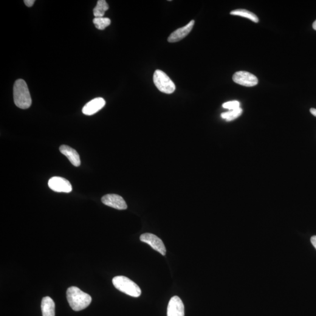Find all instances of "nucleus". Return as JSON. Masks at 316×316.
I'll list each match as a JSON object with an SVG mask.
<instances>
[{
  "instance_id": "nucleus-1",
  "label": "nucleus",
  "mask_w": 316,
  "mask_h": 316,
  "mask_svg": "<svg viewBox=\"0 0 316 316\" xmlns=\"http://www.w3.org/2000/svg\"><path fill=\"white\" fill-rule=\"evenodd\" d=\"M66 296L70 306L76 312L87 308L92 300L91 296L76 286L70 287Z\"/></svg>"
},
{
  "instance_id": "nucleus-2",
  "label": "nucleus",
  "mask_w": 316,
  "mask_h": 316,
  "mask_svg": "<svg viewBox=\"0 0 316 316\" xmlns=\"http://www.w3.org/2000/svg\"><path fill=\"white\" fill-rule=\"evenodd\" d=\"M13 91L16 105L21 109L30 108L32 99L26 82L22 79H18L14 84Z\"/></svg>"
},
{
  "instance_id": "nucleus-3",
  "label": "nucleus",
  "mask_w": 316,
  "mask_h": 316,
  "mask_svg": "<svg viewBox=\"0 0 316 316\" xmlns=\"http://www.w3.org/2000/svg\"><path fill=\"white\" fill-rule=\"evenodd\" d=\"M115 288L132 297L138 298L141 295L140 287L134 282L124 276H115L112 279Z\"/></svg>"
},
{
  "instance_id": "nucleus-4",
  "label": "nucleus",
  "mask_w": 316,
  "mask_h": 316,
  "mask_svg": "<svg viewBox=\"0 0 316 316\" xmlns=\"http://www.w3.org/2000/svg\"><path fill=\"white\" fill-rule=\"evenodd\" d=\"M154 82L160 92L166 94H172L176 89L175 84L165 72L157 70L154 74Z\"/></svg>"
},
{
  "instance_id": "nucleus-5",
  "label": "nucleus",
  "mask_w": 316,
  "mask_h": 316,
  "mask_svg": "<svg viewBox=\"0 0 316 316\" xmlns=\"http://www.w3.org/2000/svg\"><path fill=\"white\" fill-rule=\"evenodd\" d=\"M140 240L145 243L148 244L155 251H158L160 254L165 255L166 250L164 244L159 237L153 234L145 233L140 236Z\"/></svg>"
},
{
  "instance_id": "nucleus-6",
  "label": "nucleus",
  "mask_w": 316,
  "mask_h": 316,
  "mask_svg": "<svg viewBox=\"0 0 316 316\" xmlns=\"http://www.w3.org/2000/svg\"><path fill=\"white\" fill-rule=\"evenodd\" d=\"M49 187L56 192L70 193L72 190V186L69 180L63 177L54 176L48 182Z\"/></svg>"
},
{
  "instance_id": "nucleus-7",
  "label": "nucleus",
  "mask_w": 316,
  "mask_h": 316,
  "mask_svg": "<svg viewBox=\"0 0 316 316\" xmlns=\"http://www.w3.org/2000/svg\"><path fill=\"white\" fill-rule=\"evenodd\" d=\"M234 82L246 87L255 86L258 83L257 78L250 72L239 71L235 73L233 76Z\"/></svg>"
},
{
  "instance_id": "nucleus-8",
  "label": "nucleus",
  "mask_w": 316,
  "mask_h": 316,
  "mask_svg": "<svg viewBox=\"0 0 316 316\" xmlns=\"http://www.w3.org/2000/svg\"><path fill=\"white\" fill-rule=\"evenodd\" d=\"M101 202L107 206L111 207L117 210H126L127 205L122 197L115 194H109L104 196Z\"/></svg>"
},
{
  "instance_id": "nucleus-9",
  "label": "nucleus",
  "mask_w": 316,
  "mask_h": 316,
  "mask_svg": "<svg viewBox=\"0 0 316 316\" xmlns=\"http://www.w3.org/2000/svg\"><path fill=\"white\" fill-rule=\"evenodd\" d=\"M167 316H185L184 304L178 296H174L169 301Z\"/></svg>"
},
{
  "instance_id": "nucleus-10",
  "label": "nucleus",
  "mask_w": 316,
  "mask_h": 316,
  "mask_svg": "<svg viewBox=\"0 0 316 316\" xmlns=\"http://www.w3.org/2000/svg\"><path fill=\"white\" fill-rule=\"evenodd\" d=\"M106 105V101L101 97L95 98L84 106L83 113L86 115H92L99 111Z\"/></svg>"
},
{
  "instance_id": "nucleus-11",
  "label": "nucleus",
  "mask_w": 316,
  "mask_h": 316,
  "mask_svg": "<svg viewBox=\"0 0 316 316\" xmlns=\"http://www.w3.org/2000/svg\"><path fill=\"white\" fill-rule=\"evenodd\" d=\"M194 25V21L192 20L189 22V24L185 26L179 28V29L174 31L172 33L168 38V42L174 43L182 40V39L186 37L189 33L191 32V30Z\"/></svg>"
},
{
  "instance_id": "nucleus-12",
  "label": "nucleus",
  "mask_w": 316,
  "mask_h": 316,
  "mask_svg": "<svg viewBox=\"0 0 316 316\" xmlns=\"http://www.w3.org/2000/svg\"><path fill=\"white\" fill-rule=\"evenodd\" d=\"M59 150H60L62 154L65 155L73 166L78 167L80 165V157H79L78 152L75 149L70 147L69 146L62 145L59 148Z\"/></svg>"
},
{
  "instance_id": "nucleus-13",
  "label": "nucleus",
  "mask_w": 316,
  "mask_h": 316,
  "mask_svg": "<svg viewBox=\"0 0 316 316\" xmlns=\"http://www.w3.org/2000/svg\"><path fill=\"white\" fill-rule=\"evenodd\" d=\"M55 304L51 298L47 296L42 299L41 310L42 316H55Z\"/></svg>"
},
{
  "instance_id": "nucleus-14",
  "label": "nucleus",
  "mask_w": 316,
  "mask_h": 316,
  "mask_svg": "<svg viewBox=\"0 0 316 316\" xmlns=\"http://www.w3.org/2000/svg\"><path fill=\"white\" fill-rule=\"evenodd\" d=\"M109 6L105 0H99L96 6L93 10V14L95 18L103 17L104 14L109 10Z\"/></svg>"
},
{
  "instance_id": "nucleus-15",
  "label": "nucleus",
  "mask_w": 316,
  "mask_h": 316,
  "mask_svg": "<svg viewBox=\"0 0 316 316\" xmlns=\"http://www.w3.org/2000/svg\"><path fill=\"white\" fill-rule=\"evenodd\" d=\"M230 14L231 15L240 16L242 17L249 19L250 20L255 22V23H257L259 21L258 16L255 14L246 10L238 9L234 10L231 11Z\"/></svg>"
},
{
  "instance_id": "nucleus-16",
  "label": "nucleus",
  "mask_w": 316,
  "mask_h": 316,
  "mask_svg": "<svg viewBox=\"0 0 316 316\" xmlns=\"http://www.w3.org/2000/svg\"><path fill=\"white\" fill-rule=\"evenodd\" d=\"M242 113V109L240 107L236 110H229L228 111L223 112L221 114V117L222 119L227 121H231L240 116Z\"/></svg>"
},
{
  "instance_id": "nucleus-17",
  "label": "nucleus",
  "mask_w": 316,
  "mask_h": 316,
  "mask_svg": "<svg viewBox=\"0 0 316 316\" xmlns=\"http://www.w3.org/2000/svg\"><path fill=\"white\" fill-rule=\"evenodd\" d=\"M93 23H94L95 28H97L98 30H104L111 24V20L109 18H95L93 19Z\"/></svg>"
},
{
  "instance_id": "nucleus-18",
  "label": "nucleus",
  "mask_w": 316,
  "mask_h": 316,
  "mask_svg": "<svg viewBox=\"0 0 316 316\" xmlns=\"http://www.w3.org/2000/svg\"><path fill=\"white\" fill-rule=\"evenodd\" d=\"M222 107L229 110H236L240 108V103L236 100L228 101V102L222 104Z\"/></svg>"
},
{
  "instance_id": "nucleus-19",
  "label": "nucleus",
  "mask_w": 316,
  "mask_h": 316,
  "mask_svg": "<svg viewBox=\"0 0 316 316\" xmlns=\"http://www.w3.org/2000/svg\"><path fill=\"white\" fill-rule=\"evenodd\" d=\"M35 0H25L24 3L28 7H31L33 6L34 4Z\"/></svg>"
},
{
  "instance_id": "nucleus-20",
  "label": "nucleus",
  "mask_w": 316,
  "mask_h": 316,
  "mask_svg": "<svg viewBox=\"0 0 316 316\" xmlns=\"http://www.w3.org/2000/svg\"><path fill=\"white\" fill-rule=\"evenodd\" d=\"M310 241H311L312 245L316 249V236H313Z\"/></svg>"
},
{
  "instance_id": "nucleus-21",
  "label": "nucleus",
  "mask_w": 316,
  "mask_h": 316,
  "mask_svg": "<svg viewBox=\"0 0 316 316\" xmlns=\"http://www.w3.org/2000/svg\"><path fill=\"white\" fill-rule=\"evenodd\" d=\"M310 112H311V114L314 116L316 117V109H311L310 110Z\"/></svg>"
},
{
  "instance_id": "nucleus-22",
  "label": "nucleus",
  "mask_w": 316,
  "mask_h": 316,
  "mask_svg": "<svg viewBox=\"0 0 316 316\" xmlns=\"http://www.w3.org/2000/svg\"><path fill=\"white\" fill-rule=\"evenodd\" d=\"M313 29L316 31V20L313 24Z\"/></svg>"
}]
</instances>
